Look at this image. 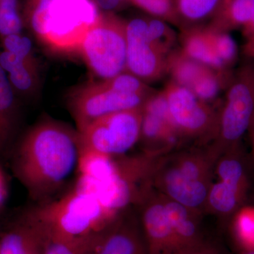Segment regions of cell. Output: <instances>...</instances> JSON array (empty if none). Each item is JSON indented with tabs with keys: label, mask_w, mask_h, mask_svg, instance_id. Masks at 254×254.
<instances>
[{
	"label": "cell",
	"mask_w": 254,
	"mask_h": 254,
	"mask_svg": "<svg viewBox=\"0 0 254 254\" xmlns=\"http://www.w3.org/2000/svg\"><path fill=\"white\" fill-rule=\"evenodd\" d=\"M3 50L24 58H34L31 40L22 33L0 37Z\"/></svg>",
	"instance_id": "484cf974"
},
{
	"label": "cell",
	"mask_w": 254,
	"mask_h": 254,
	"mask_svg": "<svg viewBox=\"0 0 254 254\" xmlns=\"http://www.w3.org/2000/svg\"><path fill=\"white\" fill-rule=\"evenodd\" d=\"M181 50L189 58L218 71H228L214 51L206 28H190L184 31Z\"/></svg>",
	"instance_id": "9a60e30c"
},
{
	"label": "cell",
	"mask_w": 254,
	"mask_h": 254,
	"mask_svg": "<svg viewBox=\"0 0 254 254\" xmlns=\"http://www.w3.org/2000/svg\"><path fill=\"white\" fill-rule=\"evenodd\" d=\"M127 72L141 81L150 82L168 73V60L173 50L152 35L148 20L133 18L127 22Z\"/></svg>",
	"instance_id": "ba28073f"
},
{
	"label": "cell",
	"mask_w": 254,
	"mask_h": 254,
	"mask_svg": "<svg viewBox=\"0 0 254 254\" xmlns=\"http://www.w3.org/2000/svg\"><path fill=\"white\" fill-rule=\"evenodd\" d=\"M81 149L79 132L43 119L25 133L13 152L14 176L38 204L54 199L77 170Z\"/></svg>",
	"instance_id": "6da1fadb"
},
{
	"label": "cell",
	"mask_w": 254,
	"mask_h": 254,
	"mask_svg": "<svg viewBox=\"0 0 254 254\" xmlns=\"http://www.w3.org/2000/svg\"><path fill=\"white\" fill-rule=\"evenodd\" d=\"M218 113L216 131L225 150L240 146L254 115V60L234 70Z\"/></svg>",
	"instance_id": "5b68a950"
},
{
	"label": "cell",
	"mask_w": 254,
	"mask_h": 254,
	"mask_svg": "<svg viewBox=\"0 0 254 254\" xmlns=\"http://www.w3.org/2000/svg\"><path fill=\"white\" fill-rule=\"evenodd\" d=\"M130 2L157 17L176 18L173 0H130Z\"/></svg>",
	"instance_id": "4316f807"
},
{
	"label": "cell",
	"mask_w": 254,
	"mask_h": 254,
	"mask_svg": "<svg viewBox=\"0 0 254 254\" xmlns=\"http://www.w3.org/2000/svg\"><path fill=\"white\" fill-rule=\"evenodd\" d=\"M165 205L182 254L202 240L198 225L190 216L187 207L173 200L165 202Z\"/></svg>",
	"instance_id": "2e32d148"
},
{
	"label": "cell",
	"mask_w": 254,
	"mask_h": 254,
	"mask_svg": "<svg viewBox=\"0 0 254 254\" xmlns=\"http://www.w3.org/2000/svg\"><path fill=\"white\" fill-rule=\"evenodd\" d=\"M0 66L7 75L8 79L16 95L30 97L39 88V67L34 58H24L1 50Z\"/></svg>",
	"instance_id": "7c38bea8"
},
{
	"label": "cell",
	"mask_w": 254,
	"mask_h": 254,
	"mask_svg": "<svg viewBox=\"0 0 254 254\" xmlns=\"http://www.w3.org/2000/svg\"><path fill=\"white\" fill-rule=\"evenodd\" d=\"M53 0H26L23 18L25 26L38 38L43 31L48 10Z\"/></svg>",
	"instance_id": "d4e9b609"
},
{
	"label": "cell",
	"mask_w": 254,
	"mask_h": 254,
	"mask_svg": "<svg viewBox=\"0 0 254 254\" xmlns=\"http://www.w3.org/2000/svg\"><path fill=\"white\" fill-rule=\"evenodd\" d=\"M206 31L215 54L227 69H232L238 58L236 42L228 32L210 27L207 28Z\"/></svg>",
	"instance_id": "7402d4cb"
},
{
	"label": "cell",
	"mask_w": 254,
	"mask_h": 254,
	"mask_svg": "<svg viewBox=\"0 0 254 254\" xmlns=\"http://www.w3.org/2000/svg\"><path fill=\"white\" fill-rule=\"evenodd\" d=\"M44 232L29 210L0 235V254H43Z\"/></svg>",
	"instance_id": "30bf717a"
},
{
	"label": "cell",
	"mask_w": 254,
	"mask_h": 254,
	"mask_svg": "<svg viewBox=\"0 0 254 254\" xmlns=\"http://www.w3.org/2000/svg\"><path fill=\"white\" fill-rule=\"evenodd\" d=\"M17 95L0 66V156L9 153L19 125Z\"/></svg>",
	"instance_id": "4fadbf2b"
},
{
	"label": "cell",
	"mask_w": 254,
	"mask_h": 254,
	"mask_svg": "<svg viewBox=\"0 0 254 254\" xmlns=\"http://www.w3.org/2000/svg\"><path fill=\"white\" fill-rule=\"evenodd\" d=\"M242 33L246 39L254 36V15L252 18V21L248 24L246 25L245 27L242 28Z\"/></svg>",
	"instance_id": "d6a6232c"
},
{
	"label": "cell",
	"mask_w": 254,
	"mask_h": 254,
	"mask_svg": "<svg viewBox=\"0 0 254 254\" xmlns=\"http://www.w3.org/2000/svg\"><path fill=\"white\" fill-rule=\"evenodd\" d=\"M99 15L93 0H53L38 39L55 51H79Z\"/></svg>",
	"instance_id": "8992f818"
},
{
	"label": "cell",
	"mask_w": 254,
	"mask_h": 254,
	"mask_svg": "<svg viewBox=\"0 0 254 254\" xmlns=\"http://www.w3.org/2000/svg\"><path fill=\"white\" fill-rule=\"evenodd\" d=\"M238 254H254V249H247L242 250Z\"/></svg>",
	"instance_id": "836d02e7"
},
{
	"label": "cell",
	"mask_w": 254,
	"mask_h": 254,
	"mask_svg": "<svg viewBox=\"0 0 254 254\" xmlns=\"http://www.w3.org/2000/svg\"><path fill=\"white\" fill-rule=\"evenodd\" d=\"M216 23L210 28L228 32L245 27L254 15V0H221Z\"/></svg>",
	"instance_id": "ac0fdd59"
},
{
	"label": "cell",
	"mask_w": 254,
	"mask_h": 254,
	"mask_svg": "<svg viewBox=\"0 0 254 254\" xmlns=\"http://www.w3.org/2000/svg\"><path fill=\"white\" fill-rule=\"evenodd\" d=\"M142 107L105 115L79 132L81 146L115 156L131 149L141 136Z\"/></svg>",
	"instance_id": "52a82bcc"
},
{
	"label": "cell",
	"mask_w": 254,
	"mask_h": 254,
	"mask_svg": "<svg viewBox=\"0 0 254 254\" xmlns=\"http://www.w3.org/2000/svg\"><path fill=\"white\" fill-rule=\"evenodd\" d=\"M176 168L184 176L190 180H203L201 168L197 162L187 159L182 161Z\"/></svg>",
	"instance_id": "83f0119b"
},
{
	"label": "cell",
	"mask_w": 254,
	"mask_h": 254,
	"mask_svg": "<svg viewBox=\"0 0 254 254\" xmlns=\"http://www.w3.org/2000/svg\"><path fill=\"white\" fill-rule=\"evenodd\" d=\"M97 254H150L141 226L128 218L118 216L105 232Z\"/></svg>",
	"instance_id": "8fae6325"
},
{
	"label": "cell",
	"mask_w": 254,
	"mask_h": 254,
	"mask_svg": "<svg viewBox=\"0 0 254 254\" xmlns=\"http://www.w3.org/2000/svg\"><path fill=\"white\" fill-rule=\"evenodd\" d=\"M43 254H97L103 239V237L100 240L92 241H68L53 236L47 233L43 228Z\"/></svg>",
	"instance_id": "44dd1931"
},
{
	"label": "cell",
	"mask_w": 254,
	"mask_h": 254,
	"mask_svg": "<svg viewBox=\"0 0 254 254\" xmlns=\"http://www.w3.org/2000/svg\"><path fill=\"white\" fill-rule=\"evenodd\" d=\"M154 92L145 82L125 71L80 87L70 96L68 107L80 131L105 115L141 108Z\"/></svg>",
	"instance_id": "3957f363"
},
{
	"label": "cell",
	"mask_w": 254,
	"mask_h": 254,
	"mask_svg": "<svg viewBox=\"0 0 254 254\" xmlns=\"http://www.w3.org/2000/svg\"><path fill=\"white\" fill-rule=\"evenodd\" d=\"M170 114L178 131L198 135L215 125V118L208 103L202 101L190 90L170 81L165 89Z\"/></svg>",
	"instance_id": "9c48e42d"
},
{
	"label": "cell",
	"mask_w": 254,
	"mask_h": 254,
	"mask_svg": "<svg viewBox=\"0 0 254 254\" xmlns=\"http://www.w3.org/2000/svg\"><path fill=\"white\" fill-rule=\"evenodd\" d=\"M182 254H226L219 246L202 239Z\"/></svg>",
	"instance_id": "f1b7e54d"
},
{
	"label": "cell",
	"mask_w": 254,
	"mask_h": 254,
	"mask_svg": "<svg viewBox=\"0 0 254 254\" xmlns=\"http://www.w3.org/2000/svg\"><path fill=\"white\" fill-rule=\"evenodd\" d=\"M176 17L196 22L211 14L221 0H173Z\"/></svg>",
	"instance_id": "603a6c76"
},
{
	"label": "cell",
	"mask_w": 254,
	"mask_h": 254,
	"mask_svg": "<svg viewBox=\"0 0 254 254\" xmlns=\"http://www.w3.org/2000/svg\"><path fill=\"white\" fill-rule=\"evenodd\" d=\"M126 25L112 13L100 14L82 43L79 52L85 63L101 80L126 71Z\"/></svg>",
	"instance_id": "277c9868"
},
{
	"label": "cell",
	"mask_w": 254,
	"mask_h": 254,
	"mask_svg": "<svg viewBox=\"0 0 254 254\" xmlns=\"http://www.w3.org/2000/svg\"><path fill=\"white\" fill-rule=\"evenodd\" d=\"M245 194L224 182H217L209 190L208 198L212 208L223 215H231L239 208Z\"/></svg>",
	"instance_id": "ffe728a7"
},
{
	"label": "cell",
	"mask_w": 254,
	"mask_h": 254,
	"mask_svg": "<svg viewBox=\"0 0 254 254\" xmlns=\"http://www.w3.org/2000/svg\"><path fill=\"white\" fill-rule=\"evenodd\" d=\"M163 185L171 200L188 208H198L208 198L209 190L203 180H190L176 167L165 173Z\"/></svg>",
	"instance_id": "5bb4252c"
},
{
	"label": "cell",
	"mask_w": 254,
	"mask_h": 254,
	"mask_svg": "<svg viewBox=\"0 0 254 254\" xmlns=\"http://www.w3.org/2000/svg\"><path fill=\"white\" fill-rule=\"evenodd\" d=\"M250 129H253L254 130V115L253 117V119H252V123H251L250 128H249V130Z\"/></svg>",
	"instance_id": "e575fe53"
},
{
	"label": "cell",
	"mask_w": 254,
	"mask_h": 254,
	"mask_svg": "<svg viewBox=\"0 0 254 254\" xmlns=\"http://www.w3.org/2000/svg\"><path fill=\"white\" fill-rule=\"evenodd\" d=\"M93 1L98 9L103 10L106 13H111L120 9L127 2H130V0H93Z\"/></svg>",
	"instance_id": "f546056e"
},
{
	"label": "cell",
	"mask_w": 254,
	"mask_h": 254,
	"mask_svg": "<svg viewBox=\"0 0 254 254\" xmlns=\"http://www.w3.org/2000/svg\"><path fill=\"white\" fill-rule=\"evenodd\" d=\"M29 210L47 233L68 241L102 238L119 216L108 211L93 195L75 187L60 198Z\"/></svg>",
	"instance_id": "7a4b0ae2"
},
{
	"label": "cell",
	"mask_w": 254,
	"mask_h": 254,
	"mask_svg": "<svg viewBox=\"0 0 254 254\" xmlns=\"http://www.w3.org/2000/svg\"><path fill=\"white\" fill-rule=\"evenodd\" d=\"M239 147L228 150L218 165L220 181L225 182L245 194L249 186L245 160L239 152Z\"/></svg>",
	"instance_id": "d6986e66"
},
{
	"label": "cell",
	"mask_w": 254,
	"mask_h": 254,
	"mask_svg": "<svg viewBox=\"0 0 254 254\" xmlns=\"http://www.w3.org/2000/svg\"><path fill=\"white\" fill-rule=\"evenodd\" d=\"M212 69L187 56L181 50H173L168 60V73L172 81L180 86L190 90Z\"/></svg>",
	"instance_id": "e0dca14e"
},
{
	"label": "cell",
	"mask_w": 254,
	"mask_h": 254,
	"mask_svg": "<svg viewBox=\"0 0 254 254\" xmlns=\"http://www.w3.org/2000/svg\"><path fill=\"white\" fill-rule=\"evenodd\" d=\"M242 53L247 59L254 60V36L246 39L245 44L242 46Z\"/></svg>",
	"instance_id": "1f68e13d"
},
{
	"label": "cell",
	"mask_w": 254,
	"mask_h": 254,
	"mask_svg": "<svg viewBox=\"0 0 254 254\" xmlns=\"http://www.w3.org/2000/svg\"><path fill=\"white\" fill-rule=\"evenodd\" d=\"M24 26L18 0H0V37L21 33Z\"/></svg>",
	"instance_id": "cb8c5ba5"
},
{
	"label": "cell",
	"mask_w": 254,
	"mask_h": 254,
	"mask_svg": "<svg viewBox=\"0 0 254 254\" xmlns=\"http://www.w3.org/2000/svg\"><path fill=\"white\" fill-rule=\"evenodd\" d=\"M7 182L2 168L0 166V208L4 204L7 196Z\"/></svg>",
	"instance_id": "4dcf8cb0"
}]
</instances>
